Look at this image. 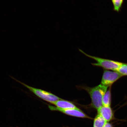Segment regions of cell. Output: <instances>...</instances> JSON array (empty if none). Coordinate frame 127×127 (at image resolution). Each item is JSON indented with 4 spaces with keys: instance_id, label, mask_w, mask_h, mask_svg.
<instances>
[{
    "instance_id": "obj_2",
    "label": "cell",
    "mask_w": 127,
    "mask_h": 127,
    "mask_svg": "<svg viewBox=\"0 0 127 127\" xmlns=\"http://www.w3.org/2000/svg\"><path fill=\"white\" fill-rule=\"evenodd\" d=\"M79 50L86 56L95 60L96 62V63L92 64L93 65L99 66V67L104 68L105 70H109L117 71L121 66L125 64V63L114 61V60L92 56L87 54L80 49H79Z\"/></svg>"
},
{
    "instance_id": "obj_12",
    "label": "cell",
    "mask_w": 127,
    "mask_h": 127,
    "mask_svg": "<svg viewBox=\"0 0 127 127\" xmlns=\"http://www.w3.org/2000/svg\"><path fill=\"white\" fill-rule=\"evenodd\" d=\"M104 127H112V126L110 124L107 123L105 125Z\"/></svg>"
},
{
    "instance_id": "obj_9",
    "label": "cell",
    "mask_w": 127,
    "mask_h": 127,
    "mask_svg": "<svg viewBox=\"0 0 127 127\" xmlns=\"http://www.w3.org/2000/svg\"><path fill=\"white\" fill-rule=\"evenodd\" d=\"M107 123L101 116L98 114L95 119L94 127H104Z\"/></svg>"
},
{
    "instance_id": "obj_6",
    "label": "cell",
    "mask_w": 127,
    "mask_h": 127,
    "mask_svg": "<svg viewBox=\"0 0 127 127\" xmlns=\"http://www.w3.org/2000/svg\"><path fill=\"white\" fill-rule=\"evenodd\" d=\"M97 111L98 115L101 116L107 122L112 120L113 116V112L110 107L102 106Z\"/></svg>"
},
{
    "instance_id": "obj_10",
    "label": "cell",
    "mask_w": 127,
    "mask_h": 127,
    "mask_svg": "<svg viewBox=\"0 0 127 127\" xmlns=\"http://www.w3.org/2000/svg\"><path fill=\"white\" fill-rule=\"evenodd\" d=\"M113 5V10L119 12L121 10L124 0H111Z\"/></svg>"
},
{
    "instance_id": "obj_3",
    "label": "cell",
    "mask_w": 127,
    "mask_h": 127,
    "mask_svg": "<svg viewBox=\"0 0 127 127\" xmlns=\"http://www.w3.org/2000/svg\"><path fill=\"white\" fill-rule=\"evenodd\" d=\"M12 78L16 81L19 82L23 85L28 88L32 93H34L35 95L44 101L53 104L54 102L58 100L62 99L61 98L58 97V96L48 92L40 89L34 88V87L30 86L23 82L18 81L15 78Z\"/></svg>"
},
{
    "instance_id": "obj_11",
    "label": "cell",
    "mask_w": 127,
    "mask_h": 127,
    "mask_svg": "<svg viewBox=\"0 0 127 127\" xmlns=\"http://www.w3.org/2000/svg\"><path fill=\"white\" fill-rule=\"evenodd\" d=\"M117 71L123 76H127V63H125L119 68Z\"/></svg>"
},
{
    "instance_id": "obj_7",
    "label": "cell",
    "mask_w": 127,
    "mask_h": 127,
    "mask_svg": "<svg viewBox=\"0 0 127 127\" xmlns=\"http://www.w3.org/2000/svg\"><path fill=\"white\" fill-rule=\"evenodd\" d=\"M52 104L57 107L63 109H79L72 102L63 99L55 101Z\"/></svg>"
},
{
    "instance_id": "obj_13",
    "label": "cell",
    "mask_w": 127,
    "mask_h": 127,
    "mask_svg": "<svg viewBox=\"0 0 127 127\" xmlns=\"http://www.w3.org/2000/svg\"></svg>"
},
{
    "instance_id": "obj_8",
    "label": "cell",
    "mask_w": 127,
    "mask_h": 127,
    "mask_svg": "<svg viewBox=\"0 0 127 127\" xmlns=\"http://www.w3.org/2000/svg\"><path fill=\"white\" fill-rule=\"evenodd\" d=\"M111 86L107 90L103 96L102 100V106L110 107L111 101Z\"/></svg>"
},
{
    "instance_id": "obj_4",
    "label": "cell",
    "mask_w": 127,
    "mask_h": 127,
    "mask_svg": "<svg viewBox=\"0 0 127 127\" xmlns=\"http://www.w3.org/2000/svg\"><path fill=\"white\" fill-rule=\"evenodd\" d=\"M123 76L118 71L105 70L103 72L101 84L105 86L110 87Z\"/></svg>"
},
{
    "instance_id": "obj_1",
    "label": "cell",
    "mask_w": 127,
    "mask_h": 127,
    "mask_svg": "<svg viewBox=\"0 0 127 127\" xmlns=\"http://www.w3.org/2000/svg\"><path fill=\"white\" fill-rule=\"evenodd\" d=\"M108 87L100 84L93 87H84L82 88L89 94L92 100V107L98 110L102 106V98Z\"/></svg>"
},
{
    "instance_id": "obj_5",
    "label": "cell",
    "mask_w": 127,
    "mask_h": 127,
    "mask_svg": "<svg viewBox=\"0 0 127 127\" xmlns=\"http://www.w3.org/2000/svg\"><path fill=\"white\" fill-rule=\"evenodd\" d=\"M48 107L51 110L60 111L68 115L82 118H89V117L79 109H63L48 105Z\"/></svg>"
}]
</instances>
